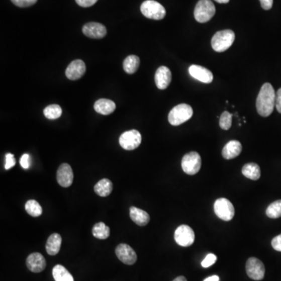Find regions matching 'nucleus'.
<instances>
[{"label":"nucleus","mask_w":281,"mask_h":281,"mask_svg":"<svg viewBox=\"0 0 281 281\" xmlns=\"http://www.w3.org/2000/svg\"><path fill=\"white\" fill-rule=\"evenodd\" d=\"M276 107V92L272 84L265 83L261 87L256 100L257 112L263 117L272 114Z\"/></svg>","instance_id":"1"},{"label":"nucleus","mask_w":281,"mask_h":281,"mask_svg":"<svg viewBox=\"0 0 281 281\" xmlns=\"http://www.w3.org/2000/svg\"><path fill=\"white\" fill-rule=\"evenodd\" d=\"M235 40V34L232 30H223L213 35L211 41L212 47L216 52L223 53L232 46Z\"/></svg>","instance_id":"2"},{"label":"nucleus","mask_w":281,"mask_h":281,"mask_svg":"<svg viewBox=\"0 0 281 281\" xmlns=\"http://www.w3.org/2000/svg\"><path fill=\"white\" fill-rule=\"evenodd\" d=\"M192 116L193 109L192 107L185 103H182L170 110L168 115V121L171 125L179 126L190 120Z\"/></svg>","instance_id":"3"},{"label":"nucleus","mask_w":281,"mask_h":281,"mask_svg":"<svg viewBox=\"0 0 281 281\" xmlns=\"http://www.w3.org/2000/svg\"><path fill=\"white\" fill-rule=\"evenodd\" d=\"M216 8L210 0H199L195 8L194 16L199 23H206L215 15Z\"/></svg>","instance_id":"4"},{"label":"nucleus","mask_w":281,"mask_h":281,"mask_svg":"<svg viewBox=\"0 0 281 281\" xmlns=\"http://www.w3.org/2000/svg\"><path fill=\"white\" fill-rule=\"evenodd\" d=\"M141 12L145 18L149 19L159 20L163 19L166 16V10L163 6L155 0H146L141 5Z\"/></svg>","instance_id":"5"},{"label":"nucleus","mask_w":281,"mask_h":281,"mask_svg":"<svg viewBox=\"0 0 281 281\" xmlns=\"http://www.w3.org/2000/svg\"><path fill=\"white\" fill-rule=\"evenodd\" d=\"M201 156L198 152H191L183 156L181 161L183 171L189 175H195L201 169Z\"/></svg>","instance_id":"6"},{"label":"nucleus","mask_w":281,"mask_h":281,"mask_svg":"<svg viewBox=\"0 0 281 281\" xmlns=\"http://www.w3.org/2000/svg\"><path fill=\"white\" fill-rule=\"evenodd\" d=\"M214 212L219 218L224 221L232 220L235 214V210L232 203L229 201L228 199L224 198L216 200L214 203Z\"/></svg>","instance_id":"7"},{"label":"nucleus","mask_w":281,"mask_h":281,"mask_svg":"<svg viewBox=\"0 0 281 281\" xmlns=\"http://www.w3.org/2000/svg\"><path fill=\"white\" fill-rule=\"evenodd\" d=\"M142 135L137 130H131L123 133L120 137L121 146L125 150H134L142 143Z\"/></svg>","instance_id":"8"},{"label":"nucleus","mask_w":281,"mask_h":281,"mask_svg":"<svg viewBox=\"0 0 281 281\" xmlns=\"http://www.w3.org/2000/svg\"><path fill=\"white\" fill-rule=\"evenodd\" d=\"M174 239L177 245L182 247H189L196 239L194 231L188 225H180L175 231Z\"/></svg>","instance_id":"9"},{"label":"nucleus","mask_w":281,"mask_h":281,"mask_svg":"<svg viewBox=\"0 0 281 281\" xmlns=\"http://www.w3.org/2000/svg\"><path fill=\"white\" fill-rule=\"evenodd\" d=\"M265 266L262 261L255 257L248 258L246 262V272L251 279L261 280L265 276Z\"/></svg>","instance_id":"10"},{"label":"nucleus","mask_w":281,"mask_h":281,"mask_svg":"<svg viewBox=\"0 0 281 281\" xmlns=\"http://www.w3.org/2000/svg\"><path fill=\"white\" fill-rule=\"evenodd\" d=\"M116 255L120 260L126 265H133L137 261L135 250L127 244H121L116 248Z\"/></svg>","instance_id":"11"},{"label":"nucleus","mask_w":281,"mask_h":281,"mask_svg":"<svg viewBox=\"0 0 281 281\" xmlns=\"http://www.w3.org/2000/svg\"><path fill=\"white\" fill-rule=\"evenodd\" d=\"M82 32L84 35L91 39H103L107 35V28L104 25L97 22H89L83 26Z\"/></svg>","instance_id":"12"},{"label":"nucleus","mask_w":281,"mask_h":281,"mask_svg":"<svg viewBox=\"0 0 281 281\" xmlns=\"http://www.w3.org/2000/svg\"><path fill=\"white\" fill-rule=\"evenodd\" d=\"M57 182L63 188H68L73 183V173L68 163H63L57 170Z\"/></svg>","instance_id":"13"},{"label":"nucleus","mask_w":281,"mask_h":281,"mask_svg":"<svg viewBox=\"0 0 281 281\" xmlns=\"http://www.w3.org/2000/svg\"><path fill=\"white\" fill-rule=\"evenodd\" d=\"M189 73L192 77L206 84H210L213 80V73L204 66L199 65H192L189 67Z\"/></svg>","instance_id":"14"},{"label":"nucleus","mask_w":281,"mask_h":281,"mask_svg":"<svg viewBox=\"0 0 281 281\" xmlns=\"http://www.w3.org/2000/svg\"><path fill=\"white\" fill-rule=\"evenodd\" d=\"M86 71L84 62L81 60H75L72 61L66 70V76L70 80H78L84 75Z\"/></svg>","instance_id":"15"},{"label":"nucleus","mask_w":281,"mask_h":281,"mask_svg":"<svg viewBox=\"0 0 281 281\" xmlns=\"http://www.w3.org/2000/svg\"><path fill=\"white\" fill-rule=\"evenodd\" d=\"M27 267L33 272H41L46 269V261L42 254L39 252L31 254L27 258Z\"/></svg>","instance_id":"16"},{"label":"nucleus","mask_w":281,"mask_h":281,"mask_svg":"<svg viewBox=\"0 0 281 281\" xmlns=\"http://www.w3.org/2000/svg\"><path fill=\"white\" fill-rule=\"evenodd\" d=\"M171 80V71L168 67L162 66L157 69L155 75V82L159 89L164 90L167 88Z\"/></svg>","instance_id":"17"},{"label":"nucleus","mask_w":281,"mask_h":281,"mask_svg":"<svg viewBox=\"0 0 281 281\" xmlns=\"http://www.w3.org/2000/svg\"><path fill=\"white\" fill-rule=\"evenodd\" d=\"M241 151H242V145L241 142L236 140H232L224 147L222 151V155L224 159H232L238 157L241 153Z\"/></svg>","instance_id":"18"},{"label":"nucleus","mask_w":281,"mask_h":281,"mask_svg":"<svg viewBox=\"0 0 281 281\" xmlns=\"http://www.w3.org/2000/svg\"><path fill=\"white\" fill-rule=\"evenodd\" d=\"M94 109L102 115H110L115 111L116 104L112 100L100 99L95 103Z\"/></svg>","instance_id":"19"},{"label":"nucleus","mask_w":281,"mask_h":281,"mask_svg":"<svg viewBox=\"0 0 281 281\" xmlns=\"http://www.w3.org/2000/svg\"><path fill=\"white\" fill-rule=\"evenodd\" d=\"M130 217L133 222L141 227L147 225L150 221V217L148 213L141 209L136 208L135 206L130 208Z\"/></svg>","instance_id":"20"},{"label":"nucleus","mask_w":281,"mask_h":281,"mask_svg":"<svg viewBox=\"0 0 281 281\" xmlns=\"http://www.w3.org/2000/svg\"><path fill=\"white\" fill-rule=\"evenodd\" d=\"M62 238L59 234H51L46 242V249L50 255H56L59 253L61 248Z\"/></svg>","instance_id":"21"},{"label":"nucleus","mask_w":281,"mask_h":281,"mask_svg":"<svg viewBox=\"0 0 281 281\" xmlns=\"http://www.w3.org/2000/svg\"><path fill=\"white\" fill-rule=\"evenodd\" d=\"M242 173L244 176H246L247 178L257 180L260 178V167L255 162H249L243 166Z\"/></svg>","instance_id":"22"},{"label":"nucleus","mask_w":281,"mask_h":281,"mask_svg":"<svg viewBox=\"0 0 281 281\" xmlns=\"http://www.w3.org/2000/svg\"><path fill=\"white\" fill-rule=\"evenodd\" d=\"M113 183L109 179H102L94 187L95 192L101 197H107L113 191Z\"/></svg>","instance_id":"23"},{"label":"nucleus","mask_w":281,"mask_h":281,"mask_svg":"<svg viewBox=\"0 0 281 281\" xmlns=\"http://www.w3.org/2000/svg\"><path fill=\"white\" fill-rule=\"evenodd\" d=\"M53 276L55 281H74L70 272L62 265H55L53 269Z\"/></svg>","instance_id":"24"},{"label":"nucleus","mask_w":281,"mask_h":281,"mask_svg":"<svg viewBox=\"0 0 281 281\" xmlns=\"http://www.w3.org/2000/svg\"><path fill=\"white\" fill-rule=\"evenodd\" d=\"M139 65V57L135 56V55H131V56H128L124 60L123 66H124V70L126 73L132 74V73H135L138 70Z\"/></svg>","instance_id":"25"},{"label":"nucleus","mask_w":281,"mask_h":281,"mask_svg":"<svg viewBox=\"0 0 281 281\" xmlns=\"http://www.w3.org/2000/svg\"><path fill=\"white\" fill-rule=\"evenodd\" d=\"M92 234L95 238L98 239H107L110 235V227H107L104 223H98L93 227Z\"/></svg>","instance_id":"26"},{"label":"nucleus","mask_w":281,"mask_h":281,"mask_svg":"<svg viewBox=\"0 0 281 281\" xmlns=\"http://www.w3.org/2000/svg\"><path fill=\"white\" fill-rule=\"evenodd\" d=\"M25 210L33 217H39L42 214V206L35 200H28L25 204Z\"/></svg>","instance_id":"27"},{"label":"nucleus","mask_w":281,"mask_h":281,"mask_svg":"<svg viewBox=\"0 0 281 281\" xmlns=\"http://www.w3.org/2000/svg\"><path fill=\"white\" fill-rule=\"evenodd\" d=\"M45 117L49 120H56L60 118L62 115L61 107L56 104L48 106L43 111Z\"/></svg>","instance_id":"28"},{"label":"nucleus","mask_w":281,"mask_h":281,"mask_svg":"<svg viewBox=\"0 0 281 281\" xmlns=\"http://www.w3.org/2000/svg\"><path fill=\"white\" fill-rule=\"evenodd\" d=\"M266 216L271 219H277L281 217V199L271 203L266 209Z\"/></svg>","instance_id":"29"},{"label":"nucleus","mask_w":281,"mask_h":281,"mask_svg":"<svg viewBox=\"0 0 281 281\" xmlns=\"http://www.w3.org/2000/svg\"><path fill=\"white\" fill-rule=\"evenodd\" d=\"M231 125H232V114H230V113L227 112V111H225V112L223 113L221 116H220V128L223 130L227 131V130L231 128Z\"/></svg>","instance_id":"30"},{"label":"nucleus","mask_w":281,"mask_h":281,"mask_svg":"<svg viewBox=\"0 0 281 281\" xmlns=\"http://www.w3.org/2000/svg\"><path fill=\"white\" fill-rule=\"evenodd\" d=\"M217 260V255L212 253L209 254V255H206L204 260L202 262V266L204 268L210 267V266H211V265L215 263Z\"/></svg>","instance_id":"31"},{"label":"nucleus","mask_w":281,"mask_h":281,"mask_svg":"<svg viewBox=\"0 0 281 281\" xmlns=\"http://www.w3.org/2000/svg\"><path fill=\"white\" fill-rule=\"evenodd\" d=\"M38 0H11V2L17 6V7H29L35 5Z\"/></svg>","instance_id":"32"},{"label":"nucleus","mask_w":281,"mask_h":281,"mask_svg":"<svg viewBox=\"0 0 281 281\" xmlns=\"http://www.w3.org/2000/svg\"><path fill=\"white\" fill-rule=\"evenodd\" d=\"M15 165H16V159L14 158V155L11 153H7L6 155L5 169L8 170L14 167Z\"/></svg>","instance_id":"33"},{"label":"nucleus","mask_w":281,"mask_h":281,"mask_svg":"<svg viewBox=\"0 0 281 281\" xmlns=\"http://www.w3.org/2000/svg\"><path fill=\"white\" fill-rule=\"evenodd\" d=\"M20 164L24 169H27L30 167L31 166V159L30 156L28 154H24L23 156H21L20 159Z\"/></svg>","instance_id":"34"},{"label":"nucleus","mask_w":281,"mask_h":281,"mask_svg":"<svg viewBox=\"0 0 281 281\" xmlns=\"http://www.w3.org/2000/svg\"><path fill=\"white\" fill-rule=\"evenodd\" d=\"M272 248L277 251H281V234L275 237L271 242Z\"/></svg>","instance_id":"35"},{"label":"nucleus","mask_w":281,"mask_h":281,"mask_svg":"<svg viewBox=\"0 0 281 281\" xmlns=\"http://www.w3.org/2000/svg\"><path fill=\"white\" fill-rule=\"evenodd\" d=\"M78 6L81 7H90L97 3L98 0H75Z\"/></svg>","instance_id":"36"},{"label":"nucleus","mask_w":281,"mask_h":281,"mask_svg":"<svg viewBox=\"0 0 281 281\" xmlns=\"http://www.w3.org/2000/svg\"><path fill=\"white\" fill-rule=\"evenodd\" d=\"M261 6L265 11H269L272 8L273 0H259Z\"/></svg>","instance_id":"37"},{"label":"nucleus","mask_w":281,"mask_h":281,"mask_svg":"<svg viewBox=\"0 0 281 281\" xmlns=\"http://www.w3.org/2000/svg\"><path fill=\"white\" fill-rule=\"evenodd\" d=\"M276 108L278 112L281 114V87L276 92Z\"/></svg>","instance_id":"38"},{"label":"nucleus","mask_w":281,"mask_h":281,"mask_svg":"<svg viewBox=\"0 0 281 281\" xmlns=\"http://www.w3.org/2000/svg\"><path fill=\"white\" fill-rule=\"evenodd\" d=\"M220 280V278L217 275H214V276H209V277L206 278L203 281H219Z\"/></svg>","instance_id":"39"},{"label":"nucleus","mask_w":281,"mask_h":281,"mask_svg":"<svg viewBox=\"0 0 281 281\" xmlns=\"http://www.w3.org/2000/svg\"><path fill=\"white\" fill-rule=\"evenodd\" d=\"M173 281H187V279L184 276H180L178 277L175 278Z\"/></svg>","instance_id":"40"},{"label":"nucleus","mask_w":281,"mask_h":281,"mask_svg":"<svg viewBox=\"0 0 281 281\" xmlns=\"http://www.w3.org/2000/svg\"><path fill=\"white\" fill-rule=\"evenodd\" d=\"M219 4H227V3L230 2V0H215Z\"/></svg>","instance_id":"41"}]
</instances>
